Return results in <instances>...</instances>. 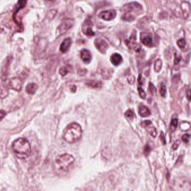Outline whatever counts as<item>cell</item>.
I'll return each instance as SVG.
<instances>
[{"mask_svg":"<svg viewBox=\"0 0 191 191\" xmlns=\"http://www.w3.org/2000/svg\"><path fill=\"white\" fill-rule=\"evenodd\" d=\"M142 6L137 2H131L123 5L122 9L123 15L122 19L128 22H132L136 17L142 12Z\"/></svg>","mask_w":191,"mask_h":191,"instance_id":"6da1fadb","label":"cell"},{"mask_svg":"<svg viewBox=\"0 0 191 191\" xmlns=\"http://www.w3.org/2000/svg\"><path fill=\"white\" fill-rule=\"evenodd\" d=\"M75 162V158L71 155L65 154L58 156L54 162L53 166L55 172L63 174L67 172Z\"/></svg>","mask_w":191,"mask_h":191,"instance_id":"7a4b0ae2","label":"cell"},{"mask_svg":"<svg viewBox=\"0 0 191 191\" xmlns=\"http://www.w3.org/2000/svg\"><path fill=\"white\" fill-rule=\"evenodd\" d=\"M82 133V131L80 124L77 123H71L65 129L63 138L68 143H72L80 140Z\"/></svg>","mask_w":191,"mask_h":191,"instance_id":"3957f363","label":"cell"},{"mask_svg":"<svg viewBox=\"0 0 191 191\" xmlns=\"http://www.w3.org/2000/svg\"><path fill=\"white\" fill-rule=\"evenodd\" d=\"M12 147L13 152L19 159H25L31 153V145L26 138L16 139L13 142Z\"/></svg>","mask_w":191,"mask_h":191,"instance_id":"277c9868","label":"cell"},{"mask_svg":"<svg viewBox=\"0 0 191 191\" xmlns=\"http://www.w3.org/2000/svg\"><path fill=\"white\" fill-rule=\"evenodd\" d=\"M173 187L175 190L190 191L191 185L190 182L185 179H177L173 183Z\"/></svg>","mask_w":191,"mask_h":191,"instance_id":"5b68a950","label":"cell"},{"mask_svg":"<svg viewBox=\"0 0 191 191\" xmlns=\"http://www.w3.org/2000/svg\"><path fill=\"white\" fill-rule=\"evenodd\" d=\"M12 56H8L4 62H3L1 70V78L3 81H6L8 74H9V70L10 66V64L12 61Z\"/></svg>","mask_w":191,"mask_h":191,"instance_id":"8992f818","label":"cell"},{"mask_svg":"<svg viewBox=\"0 0 191 191\" xmlns=\"http://www.w3.org/2000/svg\"><path fill=\"white\" fill-rule=\"evenodd\" d=\"M74 24V21L72 19L67 18L63 20L61 25L59 26L57 30V33L58 34V36H61L65 33L73 26Z\"/></svg>","mask_w":191,"mask_h":191,"instance_id":"52a82bcc","label":"cell"},{"mask_svg":"<svg viewBox=\"0 0 191 191\" xmlns=\"http://www.w3.org/2000/svg\"><path fill=\"white\" fill-rule=\"evenodd\" d=\"M23 86V80L20 77L12 78L9 81V86L10 89L16 92H20Z\"/></svg>","mask_w":191,"mask_h":191,"instance_id":"ba28073f","label":"cell"},{"mask_svg":"<svg viewBox=\"0 0 191 191\" xmlns=\"http://www.w3.org/2000/svg\"><path fill=\"white\" fill-rule=\"evenodd\" d=\"M117 12L114 10H109L103 11L99 14V17L105 21H110L116 17Z\"/></svg>","mask_w":191,"mask_h":191,"instance_id":"9c48e42d","label":"cell"},{"mask_svg":"<svg viewBox=\"0 0 191 191\" xmlns=\"http://www.w3.org/2000/svg\"><path fill=\"white\" fill-rule=\"evenodd\" d=\"M94 44L96 48L99 51L102 53H105L107 49L108 48V44L107 42L101 38H97L95 40Z\"/></svg>","mask_w":191,"mask_h":191,"instance_id":"30bf717a","label":"cell"},{"mask_svg":"<svg viewBox=\"0 0 191 191\" xmlns=\"http://www.w3.org/2000/svg\"><path fill=\"white\" fill-rule=\"evenodd\" d=\"M180 8L182 11L183 18L187 19L190 15V4L187 1H183L180 4Z\"/></svg>","mask_w":191,"mask_h":191,"instance_id":"8fae6325","label":"cell"},{"mask_svg":"<svg viewBox=\"0 0 191 191\" xmlns=\"http://www.w3.org/2000/svg\"><path fill=\"white\" fill-rule=\"evenodd\" d=\"M141 40L143 44L148 47H153L154 45L153 38L151 37V34H148V33L142 34H141Z\"/></svg>","mask_w":191,"mask_h":191,"instance_id":"7c38bea8","label":"cell"},{"mask_svg":"<svg viewBox=\"0 0 191 191\" xmlns=\"http://www.w3.org/2000/svg\"><path fill=\"white\" fill-rule=\"evenodd\" d=\"M80 57L82 60L85 63H89L92 59L91 52L86 49H82L80 52Z\"/></svg>","mask_w":191,"mask_h":191,"instance_id":"4fadbf2b","label":"cell"},{"mask_svg":"<svg viewBox=\"0 0 191 191\" xmlns=\"http://www.w3.org/2000/svg\"><path fill=\"white\" fill-rule=\"evenodd\" d=\"M72 44V40L70 38H67L62 42L60 46V51L62 53H65L67 52L70 48Z\"/></svg>","mask_w":191,"mask_h":191,"instance_id":"5bb4252c","label":"cell"},{"mask_svg":"<svg viewBox=\"0 0 191 191\" xmlns=\"http://www.w3.org/2000/svg\"><path fill=\"white\" fill-rule=\"evenodd\" d=\"M110 60L113 65L117 66L122 63L123 58L118 53H114L111 55Z\"/></svg>","mask_w":191,"mask_h":191,"instance_id":"9a60e30c","label":"cell"},{"mask_svg":"<svg viewBox=\"0 0 191 191\" xmlns=\"http://www.w3.org/2000/svg\"><path fill=\"white\" fill-rule=\"evenodd\" d=\"M38 86L36 83H29L26 86L25 91L28 94H34L38 89Z\"/></svg>","mask_w":191,"mask_h":191,"instance_id":"2e32d148","label":"cell"},{"mask_svg":"<svg viewBox=\"0 0 191 191\" xmlns=\"http://www.w3.org/2000/svg\"><path fill=\"white\" fill-rule=\"evenodd\" d=\"M138 112L140 115L143 117H148L151 114V112L149 110V109L145 105H141L139 107Z\"/></svg>","mask_w":191,"mask_h":191,"instance_id":"e0dca14e","label":"cell"},{"mask_svg":"<svg viewBox=\"0 0 191 191\" xmlns=\"http://www.w3.org/2000/svg\"><path fill=\"white\" fill-rule=\"evenodd\" d=\"M86 85L93 89L101 88L102 86V82L99 81H89L85 83Z\"/></svg>","mask_w":191,"mask_h":191,"instance_id":"ac0fdd59","label":"cell"},{"mask_svg":"<svg viewBox=\"0 0 191 191\" xmlns=\"http://www.w3.org/2000/svg\"><path fill=\"white\" fill-rule=\"evenodd\" d=\"M9 89L4 86H0V98L3 99L9 95Z\"/></svg>","mask_w":191,"mask_h":191,"instance_id":"d6986e66","label":"cell"},{"mask_svg":"<svg viewBox=\"0 0 191 191\" xmlns=\"http://www.w3.org/2000/svg\"><path fill=\"white\" fill-rule=\"evenodd\" d=\"M71 70V67L70 65H66L65 66H63V67H62L60 71H59V72L60 75L62 76H64L65 75H66L68 73H69L70 72Z\"/></svg>","mask_w":191,"mask_h":191,"instance_id":"ffe728a7","label":"cell"},{"mask_svg":"<svg viewBox=\"0 0 191 191\" xmlns=\"http://www.w3.org/2000/svg\"><path fill=\"white\" fill-rule=\"evenodd\" d=\"M162 67V61L160 59H158L155 62L154 70L156 72H159Z\"/></svg>","mask_w":191,"mask_h":191,"instance_id":"44dd1931","label":"cell"},{"mask_svg":"<svg viewBox=\"0 0 191 191\" xmlns=\"http://www.w3.org/2000/svg\"><path fill=\"white\" fill-rule=\"evenodd\" d=\"M151 125V124L150 125H149L147 127L148 128V131L149 132V133L153 137H155L157 136V131L155 129V127H154V126L150 127V126Z\"/></svg>","mask_w":191,"mask_h":191,"instance_id":"7402d4cb","label":"cell"},{"mask_svg":"<svg viewBox=\"0 0 191 191\" xmlns=\"http://www.w3.org/2000/svg\"><path fill=\"white\" fill-rule=\"evenodd\" d=\"M160 92V94L162 97H164L165 96L166 92V86L164 83H161V84Z\"/></svg>","mask_w":191,"mask_h":191,"instance_id":"603a6c76","label":"cell"},{"mask_svg":"<svg viewBox=\"0 0 191 191\" xmlns=\"http://www.w3.org/2000/svg\"><path fill=\"white\" fill-rule=\"evenodd\" d=\"M177 44L180 48H183L186 45V41L184 38H181L178 40Z\"/></svg>","mask_w":191,"mask_h":191,"instance_id":"cb8c5ba5","label":"cell"},{"mask_svg":"<svg viewBox=\"0 0 191 191\" xmlns=\"http://www.w3.org/2000/svg\"><path fill=\"white\" fill-rule=\"evenodd\" d=\"M134 115L135 114H134L133 111L131 109H129L125 112V116L127 118H129V119H131V120L133 119V118L134 117Z\"/></svg>","mask_w":191,"mask_h":191,"instance_id":"d4e9b609","label":"cell"},{"mask_svg":"<svg viewBox=\"0 0 191 191\" xmlns=\"http://www.w3.org/2000/svg\"><path fill=\"white\" fill-rule=\"evenodd\" d=\"M178 126V119H173L170 124V128L172 131L175 130Z\"/></svg>","mask_w":191,"mask_h":191,"instance_id":"484cf974","label":"cell"},{"mask_svg":"<svg viewBox=\"0 0 191 191\" xmlns=\"http://www.w3.org/2000/svg\"><path fill=\"white\" fill-rule=\"evenodd\" d=\"M84 33L86 34L87 36H89V37H92L95 35V33L92 31V28H90L89 27L87 28L86 30L84 31Z\"/></svg>","mask_w":191,"mask_h":191,"instance_id":"4316f807","label":"cell"},{"mask_svg":"<svg viewBox=\"0 0 191 191\" xmlns=\"http://www.w3.org/2000/svg\"><path fill=\"white\" fill-rule=\"evenodd\" d=\"M138 92H139V95L140 96V97L142 99H145L146 98V94L145 92V91L141 88V87H138Z\"/></svg>","mask_w":191,"mask_h":191,"instance_id":"83f0119b","label":"cell"},{"mask_svg":"<svg viewBox=\"0 0 191 191\" xmlns=\"http://www.w3.org/2000/svg\"><path fill=\"white\" fill-rule=\"evenodd\" d=\"M190 139V135L189 134H185L182 137V140L185 143H188Z\"/></svg>","mask_w":191,"mask_h":191,"instance_id":"f1b7e54d","label":"cell"},{"mask_svg":"<svg viewBox=\"0 0 191 191\" xmlns=\"http://www.w3.org/2000/svg\"><path fill=\"white\" fill-rule=\"evenodd\" d=\"M148 87H149V90H150V92H151L152 94H154V93L156 92V87H155V86H154V85H153L152 83L150 82Z\"/></svg>","mask_w":191,"mask_h":191,"instance_id":"f546056e","label":"cell"},{"mask_svg":"<svg viewBox=\"0 0 191 191\" xmlns=\"http://www.w3.org/2000/svg\"><path fill=\"white\" fill-rule=\"evenodd\" d=\"M150 152H151V148L148 145L145 146L144 149V154L145 156H148L150 153Z\"/></svg>","mask_w":191,"mask_h":191,"instance_id":"4dcf8cb0","label":"cell"},{"mask_svg":"<svg viewBox=\"0 0 191 191\" xmlns=\"http://www.w3.org/2000/svg\"><path fill=\"white\" fill-rule=\"evenodd\" d=\"M151 122L150 121H148V120H147V121H143L142 123H141V126L143 127H147L149 125H150L151 124Z\"/></svg>","mask_w":191,"mask_h":191,"instance_id":"1f68e13d","label":"cell"},{"mask_svg":"<svg viewBox=\"0 0 191 191\" xmlns=\"http://www.w3.org/2000/svg\"><path fill=\"white\" fill-rule=\"evenodd\" d=\"M128 81L130 84H133L135 81V78L133 76H130L128 78Z\"/></svg>","mask_w":191,"mask_h":191,"instance_id":"d6a6232c","label":"cell"},{"mask_svg":"<svg viewBox=\"0 0 191 191\" xmlns=\"http://www.w3.org/2000/svg\"><path fill=\"white\" fill-rule=\"evenodd\" d=\"M6 116V111L4 110H0V121L5 117Z\"/></svg>","mask_w":191,"mask_h":191,"instance_id":"836d02e7","label":"cell"},{"mask_svg":"<svg viewBox=\"0 0 191 191\" xmlns=\"http://www.w3.org/2000/svg\"><path fill=\"white\" fill-rule=\"evenodd\" d=\"M180 61V57L178 55H175V60H174V63L175 65H177Z\"/></svg>","mask_w":191,"mask_h":191,"instance_id":"e575fe53","label":"cell"},{"mask_svg":"<svg viewBox=\"0 0 191 191\" xmlns=\"http://www.w3.org/2000/svg\"><path fill=\"white\" fill-rule=\"evenodd\" d=\"M179 145V141H176L174 142V143L173 145V148L174 150L177 149V148H178Z\"/></svg>","mask_w":191,"mask_h":191,"instance_id":"d590c367","label":"cell"},{"mask_svg":"<svg viewBox=\"0 0 191 191\" xmlns=\"http://www.w3.org/2000/svg\"><path fill=\"white\" fill-rule=\"evenodd\" d=\"M160 137V138H161V141L163 142V145H165V137H164V134H163V132H161Z\"/></svg>","mask_w":191,"mask_h":191,"instance_id":"8d00e7d4","label":"cell"},{"mask_svg":"<svg viewBox=\"0 0 191 191\" xmlns=\"http://www.w3.org/2000/svg\"><path fill=\"white\" fill-rule=\"evenodd\" d=\"M186 95H187V97L188 99L189 100H191V95H190V89L188 90L187 94H186Z\"/></svg>","mask_w":191,"mask_h":191,"instance_id":"74e56055","label":"cell"},{"mask_svg":"<svg viewBox=\"0 0 191 191\" xmlns=\"http://www.w3.org/2000/svg\"><path fill=\"white\" fill-rule=\"evenodd\" d=\"M76 86L74 85V86H72V87L71 89V90L72 92H76Z\"/></svg>","mask_w":191,"mask_h":191,"instance_id":"f35d334b","label":"cell"},{"mask_svg":"<svg viewBox=\"0 0 191 191\" xmlns=\"http://www.w3.org/2000/svg\"><path fill=\"white\" fill-rule=\"evenodd\" d=\"M47 1H53L55 0H47Z\"/></svg>","mask_w":191,"mask_h":191,"instance_id":"ab89813d","label":"cell"}]
</instances>
